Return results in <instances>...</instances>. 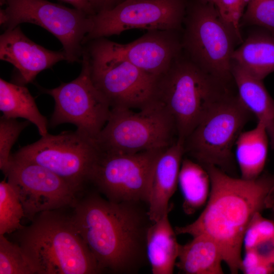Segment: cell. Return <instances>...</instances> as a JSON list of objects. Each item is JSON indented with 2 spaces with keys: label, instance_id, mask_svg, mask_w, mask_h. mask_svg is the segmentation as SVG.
I'll return each instance as SVG.
<instances>
[{
  "label": "cell",
  "instance_id": "cell-1",
  "mask_svg": "<svg viewBox=\"0 0 274 274\" xmlns=\"http://www.w3.org/2000/svg\"><path fill=\"white\" fill-rule=\"evenodd\" d=\"M72 221L102 272L135 274L149 263L147 234L153 223L142 201H111L96 190L72 207Z\"/></svg>",
  "mask_w": 274,
  "mask_h": 274
},
{
  "label": "cell",
  "instance_id": "cell-2",
  "mask_svg": "<svg viewBox=\"0 0 274 274\" xmlns=\"http://www.w3.org/2000/svg\"><path fill=\"white\" fill-rule=\"evenodd\" d=\"M203 167L211 181L206 206L193 222L175 230L177 235L203 234L212 238L231 273L236 274L242 268L245 233L254 215L266 209L265 201L273 185L274 175L263 172L254 180H246L214 165Z\"/></svg>",
  "mask_w": 274,
  "mask_h": 274
},
{
  "label": "cell",
  "instance_id": "cell-3",
  "mask_svg": "<svg viewBox=\"0 0 274 274\" xmlns=\"http://www.w3.org/2000/svg\"><path fill=\"white\" fill-rule=\"evenodd\" d=\"M31 224L15 231L37 274H96L102 272L71 216L58 210L38 214Z\"/></svg>",
  "mask_w": 274,
  "mask_h": 274
},
{
  "label": "cell",
  "instance_id": "cell-4",
  "mask_svg": "<svg viewBox=\"0 0 274 274\" xmlns=\"http://www.w3.org/2000/svg\"><path fill=\"white\" fill-rule=\"evenodd\" d=\"M230 84L202 70L183 51L156 78L155 100L172 118L177 140L184 142L204 116L233 92Z\"/></svg>",
  "mask_w": 274,
  "mask_h": 274
},
{
  "label": "cell",
  "instance_id": "cell-5",
  "mask_svg": "<svg viewBox=\"0 0 274 274\" xmlns=\"http://www.w3.org/2000/svg\"><path fill=\"white\" fill-rule=\"evenodd\" d=\"M91 79L112 109L143 110L155 101L156 79L134 65L100 38L83 44Z\"/></svg>",
  "mask_w": 274,
  "mask_h": 274
},
{
  "label": "cell",
  "instance_id": "cell-6",
  "mask_svg": "<svg viewBox=\"0 0 274 274\" xmlns=\"http://www.w3.org/2000/svg\"><path fill=\"white\" fill-rule=\"evenodd\" d=\"M236 40L234 30L212 4L187 0L182 30L183 51L195 64L222 81H233L232 55Z\"/></svg>",
  "mask_w": 274,
  "mask_h": 274
},
{
  "label": "cell",
  "instance_id": "cell-7",
  "mask_svg": "<svg viewBox=\"0 0 274 274\" xmlns=\"http://www.w3.org/2000/svg\"><path fill=\"white\" fill-rule=\"evenodd\" d=\"M252 115L237 93H230L204 116L185 139L184 156L203 167L214 165L236 177L233 148Z\"/></svg>",
  "mask_w": 274,
  "mask_h": 274
},
{
  "label": "cell",
  "instance_id": "cell-8",
  "mask_svg": "<svg viewBox=\"0 0 274 274\" xmlns=\"http://www.w3.org/2000/svg\"><path fill=\"white\" fill-rule=\"evenodd\" d=\"M177 140L172 118L155 101L136 112L130 109H112L95 142L102 152L134 154L165 149Z\"/></svg>",
  "mask_w": 274,
  "mask_h": 274
},
{
  "label": "cell",
  "instance_id": "cell-9",
  "mask_svg": "<svg viewBox=\"0 0 274 274\" xmlns=\"http://www.w3.org/2000/svg\"><path fill=\"white\" fill-rule=\"evenodd\" d=\"M5 1V8L0 10V24L4 31L24 23L39 25L60 41L66 61L81 62L83 41L93 25L92 16L47 0Z\"/></svg>",
  "mask_w": 274,
  "mask_h": 274
},
{
  "label": "cell",
  "instance_id": "cell-10",
  "mask_svg": "<svg viewBox=\"0 0 274 274\" xmlns=\"http://www.w3.org/2000/svg\"><path fill=\"white\" fill-rule=\"evenodd\" d=\"M99 151L95 141L76 130L48 133L11 155L48 168L82 192Z\"/></svg>",
  "mask_w": 274,
  "mask_h": 274
},
{
  "label": "cell",
  "instance_id": "cell-11",
  "mask_svg": "<svg viewBox=\"0 0 274 274\" xmlns=\"http://www.w3.org/2000/svg\"><path fill=\"white\" fill-rule=\"evenodd\" d=\"M165 149L134 154L100 151L91 170L88 184L111 201H135L148 204L152 170Z\"/></svg>",
  "mask_w": 274,
  "mask_h": 274
},
{
  "label": "cell",
  "instance_id": "cell-12",
  "mask_svg": "<svg viewBox=\"0 0 274 274\" xmlns=\"http://www.w3.org/2000/svg\"><path fill=\"white\" fill-rule=\"evenodd\" d=\"M80 75L73 81L52 89L41 88L55 102L50 125L71 123L77 131L95 141L111 113L110 104L91 79L86 58L82 56Z\"/></svg>",
  "mask_w": 274,
  "mask_h": 274
},
{
  "label": "cell",
  "instance_id": "cell-13",
  "mask_svg": "<svg viewBox=\"0 0 274 274\" xmlns=\"http://www.w3.org/2000/svg\"><path fill=\"white\" fill-rule=\"evenodd\" d=\"M187 0H124L92 16L85 42L131 29L182 30Z\"/></svg>",
  "mask_w": 274,
  "mask_h": 274
},
{
  "label": "cell",
  "instance_id": "cell-14",
  "mask_svg": "<svg viewBox=\"0 0 274 274\" xmlns=\"http://www.w3.org/2000/svg\"><path fill=\"white\" fill-rule=\"evenodd\" d=\"M3 173L30 221L41 212L72 207L81 192L48 168L12 155Z\"/></svg>",
  "mask_w": 274,
  "mask_h": 274
},
{
  "label": "cell",
  "instance_id": "cell-15",
  "mask_svg": "<svg viewBox=\"0 0 274 274\" xmlns=\"http://www.w3.org/2000/svg\"><path fill=\"white\" fill-rule=\"evenodd\" d=\"M115 49L146 73L157 78L183 52L182 30L152 29L126 44L112 41Z\"/></svg>",
  "mask_w": 274,
  "mask_h": 274
},
{
  "label": "cell",
  "instance_id": "cell-16",
  "mask_svg": "<svg viewBox=\"0 0 274 274\" xmlns=\"http://www.w3.org/2000/svg\"><path fill=\"white\" fill-rule=\"evenodd\" d=\"M0 59L15 67L16 75L13 83L25 85L41 72L66 60V55L63 50H48L32 41L19 25L1 35Z\"/></svg>",
  "mask_w": 274,
  "mask_h": 274
},
{
  "label": "cell",
  "instance_id": "cell-17",
  "mask_svg": "<svg viewBox=\"0 0 274 274\" xmlns=\"http://www.w3.org/2000/svg\"><path fill=\"white\" fill-rule=\"evenodd\" d=\"M184 142L177 140L165 148L154 166L148 193V214L156 222L169 213V201L176 191L184 156Z\"/></svg>",
  "mask_w": 274,
  "mask_h": 274
},
{
  "label": "cell",
  "instance_id": "cell-18",
  "mask_svg": "<svg viewBox=\"0 0 274 274\" xmlns=\"http://www.w3.org/2000/svg\"><path fill=\"white\" fill-rule=\"evenodd\" d=\"M241 271L246 274L274 272V221L257 213L245 233Z\"/></svg>",
  "mask_w": 274,
  "mask_h": 274
},
{
  "label": "cell",
  "instance_id": "cell-19",
  "mask_svg": "<svg viewBox=\"0 0 274 274\" xmlns=\"http://www.w3.org/2000/svg\"><path fill=\"white\" fill-rule=\"evenodd\" d=\"M231 73L237 94L245 107L262 122L274 149V100L262 82L232 61Z\"/></svg>",
  "mask_w": 274,
  "mask_h": 274
},
{
  "label": "cell",
  "instance_id": "cell-20",
  "mask_svg": "<svg viewBox=\"0 0 274 274\" xmlns=\"http://www.w3.org/2000/svg\"><path fill=\"white\" fill-rule=\"evenodd\" d=\"M166 213L153 222L147 234V255L153 274H172L178 259L180 245Z\"/></svg>",
  "mask_w": 274,
  "mask_h": 274
},
{
  "label": "cell",
  "instance_id": "cell-21",
  "mask_svg": "<svg viewBox=\"0 0 274 274\" xmlns=\"http://www.w3.org/2000/svg\"><path fill=\"white\" fill-rule=\"evenodd\" d=\"M232 59L250 74L263 80L274 72V36L265 29L251 33L234 50Z\"/></svg>",
  "mask_w": 274,
  "mask_h": 274
},
{
  "label": "cell",
  "instance_id": "cell-22",
  "mask_svg": "<svg viewBox=\"0 0 274 274\" xmlns=\"http://www.w3.org/2000/svg\"><path fill=\"white\" fill-rule=\"evenodd\" d=\"M269 142L266 127L261 122L257 121L254 128L241 132L235 144V155L242 179L254 180L263 173Z\"/></svg>",
  "mask_w": 274,
  "mask_h": 274
},
{
  "label": "cell",
  "instance_id": "cell-23",
  "mask_svg": "<svg viewBox=\"0 0 274 274\" xmlns=\"http://www.w3.org/2000/svg\"><path fill=\"white\" fill-rule=\"evenodd\" d=\"M176 266L186 274H221L223 261L221 250L210 237L200 234L180 245Z\"/></svg>",
  "mask_w": 274,
  "mask_h": 274
},
{
  "label": "cell",
  "instance_id": "cell-24",
  "mask_svg": "<svg viewBox=\"0 0 274 274\" xmlns=\"http://www.w3.org/2000/svg\"><path fill=\"white\" fill-rule=\"evenodd\" d=\"M0 110L8 118H22L35 124L41 136L48 133V121L25 85L0 79Z\"/></svg>",
  "mask_w": 274,
  "mask_h": 274
},
{
  "label": "cell",
  "instance_id": "cell-25",
  "mask_svg": "<svg viewBox=\"0 0 274 274\" xmlns=\"http://www.w3.org/2000/svg\"><path fill=\"white\" fill-rule=\"evenodd\" d=\"M178 183L183 196V209L186 214L194 213L207 202L211 189L210 176L196 161L184 156Z\"/></svg>",
  "mask_w": 274,
  "mask_h": 274
},
{
  "label": "cell",
  "instance_id": "cell-26",
  "mask_svg": "<svg viewBox=\"0 0 274 274\" xmlns=\"http://www.w3.org/2000/svg\"><path fill=\"white\" fill-rule=\"evenodd\" d=\"M24 217L22 204L12 185L5 180L0 183V235L14 232L22 228Z\"/></svg>",
  "mask_w": 274,
  "mask_h": 274
},
{
  "label": "cell",
  "instance_id": "cell-27",
  "mask_svg": "<svg viewBox=\"0 0 274 274\" xmlns=\"http://www.w3.org/2000/svg\"><path fill=\"white\" fill-rule=\"evenodd\" d=\"M21 247L0 235V274H36Z\"/></svg>",
  "mask_w": 274,
  "mask_h": 274
},
{
  "label": "cell",
  "instance_id": "cell-28",
  "mask_svg": "<svg viewBox=\"0 0 274 274\" xmlns=\"http://www.w3.org/2000/svg\"><path fill=\"white\" fill-rule=\"evenodd\" d=\"M30 122L18 121L16 119L8 118L3 115L0 119V168L3 172L7 168L12 154V147L22 131Z\"/></svg>",
  "mask_w": 274,
  "mask_h": 274
},
{
  "label": "cell",
  "instance_id": "cell-29",
  "mask_svg": "<svg viewBox=\"0 0 274 274\" xmlns=\"http://www.w3.org/2000/svg\"><path fill=\"white\" fill-rule=\"evenodd\" d=\"M242 20L274 36V0H249Z\"/></svg>",
  "mask_w": 274,
  "mask_h": 274
},
{
  "label": "cell",
  "instance_id": "cell-30",
  "mask_svg": "<svg viewBox=\"0 0 274 274\" xmlns=\"http://www.w3.org/2000/svg\"><path fill=\"white\" fill-rule=\"evenodd\" d=\"M249 0H217L216 7L223 20L235 31L242 41L240 22Z\"/></svg>",
  "mask_w": 274,
  "mask_h": 274
},
{
  "label": "cell",
  "instance_id": "cell-31",
  "mask_svg": "<svg viewBox=\"0 0 274 274\" xmlns=\"http://www.w3.org/2000/svg\"><path fill=\"white\" fill-rule=\"evenodd\" d=\"M121 0H89L90 5L95 14L110 10L116 6Z\"/></svg>",
  "mask_w": 274,
  "mask_h": 274
},
{
  "label": "cell",
  "instance_id": "cell-32",
  "mask_svg": "<svg viewBox=\"0 0 274 274\" xmlns=\"http://www.w3.org/2000/svg\"><path fill=\"white\" fill-rule=\"evenodd\" d=\"M72 5L75 8L83 11L90 16L95 14L89 0H60Z\"/></svg>",
  "mask_w": 274,
  "mask_h": 274
},
{
  "label": "cell",
  "instance_id": "cell-33",
  "mask_svg": "<svg viewBox=\"0 0 274 274\" xmlns=\"http://www.w3.org/2000/svg\"><path fill=\"white\" fill-rule=\"evenodd\" d=\"M265 203L266 209H270L274 204V184L267 195Z\"/></svg>",
  "mask_w": 274,
  "mask_h": 274
},
{
  "label": "cell",
  "instance_id": "cell-34",
  "mask_svg": "<svg viewBox=\"0 0 274 274\" xmlns=\"http://www.w3.org/2000/svg\"><path fill=\"white\" fill-rule=\"evenodd\" d=\"M198 1L204 4H212L215 5L217 0H198Z\"/></svg>",
  "mask_w": 274,
  "mask_h": 274
},
{
  "label": "cell",
  "instance_id": "cell-35",
  "mask_svg": "<svg viewBox=\"0 0 274 274\" xmlns=\"http://www.w3.org/2000/svg\"><path fill=\"white\" fill-rule=\"evenodd\" d=\"M270 209H271L270 218H271V219L274 221V204L271 207Z\"/></svg>",
  "mask_w": 274,
  "mask_h": 274
},
{
  "label": "cell",
  "instance_id": "cell-36",
  "mask_svg": "<svg viewBox=\"0 0 274 274\" xmlns=\"http://www.w3.org/2000/svg\"><path fill=\"white\" fill-rule=\"evenodd\" d=\"M123 1H124V0H121L120 2Z\"/></svg>",
  "mask_w": 274,
  "mask_h": 274
}]
</instances>
